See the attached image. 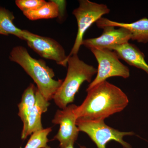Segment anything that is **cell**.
Masks as SVG:
<instances>
[{
	"label": "cell",
	"instance_id": "6da1fadb",
	"mask_svg": "<svg viewBox=\"0 0 148 148\" xmlns=\"http://www.w3.org/2000/svg\"><path fill=\"white\" fill-rule=\"evenodd\" d=\"M75 113L77 119L89 120H105L109 116L123 110L128 105L127 95L119 88L107 81L90 89Z\"/></svg>",
	"mask_w": 148,
	"mask_h": 148
},
{
	"label": "cell",
	"instance_id": "7a4b0ae2",
	"mask_svg": "<svg viewBox=\"0 0 148 148\" xmlns=\"http://www.w3.org/2000/svg\"><path fill=\"white\" fill-rule=\"evenodd\" d=\"M9 58L21 66L32 77L38 90L47 101L53 99L63 80L53 79L55 73L53 69L48 66L45 61L33 58L27 49L21 46L13 48Z\"/></svg>",
	"mask_w": 148,
	"mask_h": 148
},
{
	"label": "cell",
	"instance_id": "3957f363",
	"mask_svg": "<svg viewBox=\"0 0 148 148\" xmlns=\"http://www.w3.org/2000/svg\"><path fill=\"white\" fill-rule=\"evenodd\" d=\"M67 65L66 78L53 98L56 105L61 109L74 102L82 84L85 82H91L92 77L97 72V69L80 60L77 54L69 57Z\"/></svg>",
	"mask_w": 148,
	"mask_h": 148
},
{
	"label": "cell",
	"instance_id": "277c9868",
	"mask_svg": "<svg viewBox=\"0 0 148 148\" xmlns=\"http://www.w3.org/2000/svg\"><path fill=\"white\" fill-rule=\"evenodd\" d=\"M110 9L106 5L99 4L88 0H80L79 6L73 12L76 18L78 30L75 40L68 58L77 54L82 45L84 36L88 29L104 14L110 13Z\"/></svg>",
	"mask_w": 148,
	"mask_h": 148
},
{
	"label": "cell",
	"instance_id": "5b68a950",
	"mask_svg": "<svg viewBox=\"0 0 148 148\" xmlns=\"http://www.w3.org/2000/svg\"><path fill=\"white\" fill-rule=\"evenodd\" d=\"M76 125L79 131L86 133L95 143L98 148H106L111 141L120 143L124 148H132L123 140L125 136L135 135L133 132H121L105 123L104 120L92 121L78 118Z\"/></svg>",
	"mask_w": 148,
	"mask_h": 148
},
{
	"label": "cell",
	"instance_id": "8992f818",
	"mask_svg": "<svg viewBox=\"0 0 148 148\" xmlns=\"http://www.w3.org/2000/svg\"><path fill=\"white\" fill-rule=\"evenodd\" d=\"M90 50L97 60L98 68L97 75L87 89L92 88L111 77H120L124 79L129 77V69L119 61L114 51L97 48H92Z\"/></svg>",
	"mask_w": 148,
	"mask_h": 148
},
{
	"label": "cell",
	"instance_id": "52a82bcc",
	"mask_svg": "<svg viewBox=\"0 0 148 148\" xmlns=\"http://www.w3.org/2000/svg\"><path fill=\"white\" fill-rule=\"evenodd\" d=\"M22 40L41 57L53 60L58 65L67 67V56L61 45L55 40L41 36L24 30Z\"/></svg>",
	"mask_w": 148,
	"mask_h": 148
},
{
	"label": "cell",
	"instance_id": "ba28073f",
	"mask_svg": "<svg viewBox=\"0 0 148 148\" xmlns=\"http://www.w3.org/2000/svg\"><path fill=\"white\" fill-rule=\"evenodd\" d=\"M77 107L74 104H69L65 108L58 110L52 120L53 124L60 125L54 139L59 142L60 148L74 145L77 139L79 130L76 125L77 119L75 112Z\"/></svg>",
	"mask_w": 148,
	"mask_h": 148
},
{
	"label": "cell",
	"instance_id": "9c48e42d",
	"mask_svg": "<svg viewBox=\"0 0 148 148\" xmlns=\"http://www.w3.org/2000/svg\"><path fill=\"white\" fill-rule=\"evenodd\" d=\"M117 28L112 26L103 27V32L101 36L84 40L82 45L90 49H110L113 47L128 42L132 37L130 32L122 27Z\"/></svg>",
	"mask_w": 148,
	"mask_h": 148
},
{
	"label": "cell",
	"instance_id": "30bf717a",
	"mask_svg": "<svg viewBox=\"0 0 148 148\" xmlns=\"http://www.w3.org/2000/svg\"><path fill=\"white\" fill-rule=\"evenodd\" d=\"M98 28L112 26L115 27H122L127 29L131 33V40H136L138 42L146 43L148 42V19L141 18L131 23H120L101 17L96 21Z\"/></svg>",
	"mask_w": 148,
	"mask_h": 148
},
{
	"label": "cell",
	"instance_id": "8fae6325",
	"mask_svg": "<svg viewBox=\"0 0 148 148\" xmlns=\"http://www.w3.org/2000/svg\"><path fill=\"white\" fill-rule=\"evenodd\" d=\"M50 104L37 88L36 103L28 117L26 130L21 134L22 140H25L29 135L44 129L41 121L42 115L47 111Z\"/></svg>",
	"mask_w": 148,
	"mask_h": 148
},
{
	"label": "cell",
	"instance_id": "7c38bea8",
	"mask_svg": "<svg viewBox=\"0 0 148 148\" xmlns=\"http://www.w3.org/2000/svg\"><path fill=\"white\" fill-rule=\"evenodd\" d=\"M116 53L119 58L124 60L130 66L142 69L148 74V64L144 53L134 45L127 42L110 49Z\"/></svg>",
	"mask_w": 148,
	"mask_h": 148
},
{
	"label": "cell",
	"instance_id": "4fadbf2b",
	"mask_svg": "<svg viewBox=\"0 0 148 148\" xmlns=\"http://www.w3.org/2000/svg\"><path fill=\"white\" fill-rule=\"evenodd\" d=\"M36 89L34 84H31L29 85L23 92L21 102L18 104V116L23 123L21 134L26 130L28 117L35 106Z\"/></svg>",
	"mask_w": 148,
	"mask_h": 148
},
{
	"label": "cell",
	"instance_id": "5bb4252c",
	"mask_svg": "<svg viewBox=\"0 0 148 148\" xmlns=\"http://www.w3.org/2000/svg\"><path fill=\"white\" fill-rule=\"evenodd\" d=\"M14 18L13 12L0 7V35H14L22 40L24 30L14 25L13 22Z\"/></svg>",
	"mask_w": 148,
	"mask_h": 148
},
{
	"label": "cell",
	"instance_id": "9a60e30c",
	"mask_svg": "<svg viewBox=\"0 0 148 148\" xmlns=\"http://www.w3.org/2000/svg\"><path fill=\"white\" fill-rule=\"evenodd\" d=\"M23 14L28 19L32 21L56 18L59 16V6L56 1H49L36 10L27 12Z\"/></svg>",
	"mask_w": 148,
	"mask_h": 148
},
{
	"label": "cell",
	"instance_id": "2e32d148",
	"mask_svg": "<svg viewBox=\"0 0 148 148\" xmlns=\"http://www.w3.org/2000/svg\"><path fill=\"white\" fill-rule=\"evenodd\" d=\"M51 131V127H47L33 133L24 148H45L49 142L48 136Z\"/></svg>",
	"mask_w": 148,
	"mask_h": 148
},
{
	"label": "cell",
	"instance_id": "e0dca14e",
	"mask_svg": "<svg viewBox=\"0 0 148 148\" xmlns=\"http://www.w3.org/2000/svg\"><path fill=\"white\" fill-rule=\"evenodd\" d=\"M47 1L44 0H16V6L22 11L23 13L36 10L44 5Z\"/></svg>",
	"mask_w": 148,
	"mask_h": 148
},
{
	"label": "cell",
	"instance_id": "ac0fdd59",
	"mask_svg": "<svg viewBox=\"0 0 148 148\" xmlns=\"http://www.w3.org/2000/svg\"><path fill=\"white\" fill-rule=\"evenodd\" d=\"M45 148H51L49 146H47ZM66 148H74V145H70L69 146H68ZM80 148H87L85 146H80Z\"/></svg>",
	"mask_w": 148,
	"mask_h": 148
}]
</instances>
